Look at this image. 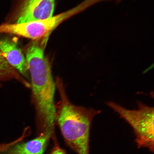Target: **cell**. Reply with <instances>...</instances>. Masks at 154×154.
Instances as JSON below:
<instances>
[{"mask_svg": "<svg viewBox=\"0 0 154 154\" xmlns=\"http://www.w3.org/2000/svg\"><path fill=\"white\" fill-rule=\"evenodd\" d=\"M71 10L44 20L22 23L0 25V33H8L33 40L40 39L66 20L75 12Z\"/></svg>", "mask_w": 154, "mask_h": 154, "instance_id": "obj_4", "label": "cell"}, {"mask_svg": "<svg viewBox=\"0 0 154 154\" xmlns=\"http://www.w3.org/2000/svg\"><path fill=\"white\" fill-rule=\"evenodd\" d=\"M55 0H25L17 17V23L44 20L53 17Z\"/></svg>", "mask_w": 154, "mask_h": 154, "instance_id": "obj_5", "label": "cell"}, {"mask_svg": "<svg viewBox=\"0 0 154 154\" xmlns=\"http://www.w3.org/2000/svg\"><path fill=\"white\" fill-rule=\"evenodd\" d=\"M26 59L31 81L32 100L35 109L38 134H55L56 85L51 65L44 55L43 48L36 42L27 50Z\"/></svg>", "mask_w": 154, "mask_h": 154, "instance_id": "obj_1", "label": "cell"}, {"mask_svg": "<svg viewBox=\"0 0 154 154\" xmlns=\"http://www.w3.org/2000/svg\"><path fill=\"white\" fill-rule=\"evenodd\" d=\"M107 105L126 121L134 130L138 148H144L154 151V108L138 103L136 110H130L113 103Z\"/></svg>", "mask_w": 154, "mask_h": 154, "instance_id": "obj_3", "label": "cell"}, {"mask_svg": "<svg viewBox=\"0 0 154 154\" xmlns=\"http://www.w3.org/2000/svg\"><path fill=\"white\" fill-rule=\"evenodd\" d=\"M0 78H15L25 86L30 87V85L19 75L13 67L10 65L0 52Z\"/></svg>", "mask_w": 154, "mask_h": 154, "instance_id": "obj_8", "label": "cell"}, {"mask_svg": "<svg viewBox=\"0 0 154 154\" xmlns=\"http://www.w3.org/2000/svg\"><path fill=\"white\" fill-rule=\"evenodd\" d=\"M55 85L60 97L58 105L56 106V122L66 144L71 149L77 154H89L92 121L101 111L73 104L67 97L60 78H57Z\"/></svg>", "mask_w": 154, "mask_h": 154, "instance_id": "obj_2", "label": "cell"}, {"mask_svg": "<svg viewBox=\"0 0 154 154\" xmlns=\"http://www.w3.org/2000/svg\"><path fill=\"white\" fill-rule=\"evenodd\" d=\"M11 145V143H2L0 144V154L6 151L10 147Z\"/></svg>", "mask_w": 154, "mask_h": 154, "instance_id": "obj_10", "label": "cell"}, {"mask_svg": "<svg viewBox=\"0 0 154 154\" xmlns=\"http://www.w3.org/2000/svg\"><path fill=\"white\" fill-rule=\"evenodd\" d=\"M0 52L10 65L30 79L26 57L16 42L9 38L0 40Z\"/></svg>", "mask_w": 154, "mask_h": 154, "instance_id": "obj_6", "label": "cell"}, {"mask_svg": "<svg viewBox=\"0 0 154 154\" xmlns=\"http://www.w3.org/2000/svg\"><path fill=\"white\" fill-rule=\"evenodd\" d=\"M55 135L47 133L26 142H20L21 138L2 154H44L50 139Z\"/></svg>", "mask_w": 154, "mask_h": 154, "instance_id": "obj_7", "label": "cell"}, {"mask_svg": "<svg viewBox=\"0 0 154 154\" xmlns=\"http://www.w3.org/2000/svg\"><path fill=\"white\" fill-rule=\"evenodd\" d=\"M53 139L54 145L53 149L50 154H67L66 152L62 148H61L59 144L57 143L55 136L53 138Z\"/></svg>", "mask_w": 154, "mask_h": 154, "instance_id": "obj_9", "label": "cell"}]
</instances>
